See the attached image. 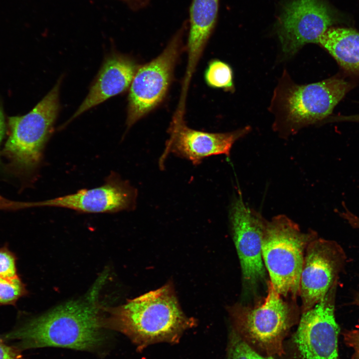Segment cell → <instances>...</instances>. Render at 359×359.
Returning a JSON list of instances; mask_svg holds the SVG:
<instances>
[{
  "instance_id": "obj_1",
  "label": "cell",
  "mask_w": 359,
  "mask_h": 359,
  "mask_svg": "<svg viewBox=\"0 0 359 359\" xmlns=\"http://www.w3.org/2000/svg\"><path fill=\"white\" fill-rule=\"evenodd\" d=\"M105 317L91 302L71 301L46 314L28 320L2 335L20 351L59 347L91 351L105 341Z\"/></svg>"
},
{
  "instance_id": "obj_2",
  "label": "cell",
  "mask_w": 359,
  "mask_h": 359,
  "mask_svg": "<svg viewBox=\"0 0 359 359\" xmlns=\"http://www.w3.org/2000/svg\"><path fill=\"white\" fill-rule=\"evenodd\" d=\"M105 311L106 329L126 336L139 351L156 343H177L196 324L183 312L171 283Z\"/></svg>"
},
{
  "instance_id": "obj_3",
  "label": "cell",
  "mask_w": 359,
  "mask_h": 359,
  "mask_svg": "<svg viewBox=\"0 0 359 359\" xmlns=\"http://www.w3.org/2000/svg\"><path fill=\"white\" fill-rule=\"evenodd\" d=\"M317 236L314 231L302 232L284 215L268 221L262 241V259L270 283L282 296L295 298L299 294L305 251Z\"/></svg>"
},
{
  "instance_id": "obj_4",
  "label": "cell",
  "mask_w": 359,
  "mask_h": 359,
  "mask_svg": "<svg viewBox=\"0 0 359 359\" xmlns=\"http://www.w3.org/2000/svg\"><path fill=\"white\" fill-rule=\"evenodd\" d=\"M228 311L233 330L254 350L269 356L284 354L283 340L296 321V312L270 282L262 303L253 307L237 304Z\"/></svg>"
},
{
  "instance_id": "obj_5",
  "label": "cell",
  "mask_w": 359,
  "mask_h": 359,
  "mask_svg": "<svg viewBox=\"0 0 359 359\" xmlns=\"http://www.w3.org/2000/svg\"><path fill=\"white\" fill-rule=\"evenodd\" d=\"M61 79L27 114L9 118L10 135L3 150L12 165L26 173L39 165L59 111Z\"/></svg>"
},
{
  "instance_id": "obj_6",
  "label": "cell",
  "mask_w": 359,
  "mask_h": 359,
  "mask_svg": "<svg viewBox=\"0 0 359 359\" xmlns=\"http://www.w3.org/2000/svg\"><path fill=\"white\" fill-rule=\"evenodd\" d=\"M351 87L337 77L304 85L291 83L278 91L275 100L284 125L294 132L326 118Z\"/></svg>"
},
{
  "instance_id": "obj_7",
  "label": "cell",
  "mask_w": 359,
  "mask_h": 359,
  "mask_svg": "<svg viewBox=\"0 0 359 359\" xmlns=\"http://www.w3.org/2000/svg\"><path fill=\"white\" fill-rule=\"evenodd\" d=\"M185 29L184 24L160 55L138 68L128 96L126 121L128 128L155 108L165 97L180 52Z\"/></svg>"
},
{
  "instance_id": "obj_8",
  "label": "cell",
  "mask_w": 359,
  "mask_h": 359,
  "mask_svg": "<svg viewBox=\"0 0 359 359\" xmlns=\"http://www.w3.org/2000/svg\"><path fill=\"white\" fill-rule=\"evenodd\" d=\"M345 260L343 249L335 241L317 236L309 243L300 283L303 313L315 306L337 283Z\"/></svg>"
},
{
  "instance_id": "obj_9",
  "label": "cell",
  "mask_w": 359,
  "mask_h": 359,
  "mask_svg": "<svg viewBox=\"0 0 359 359\" xmlns=\"http://www.w3.org/2000/svg\"><path fill=\"white\" fill-rule=\"evenodd\" d=\"M334 21L324 0H288L276 28L283 52L292 55L306 43H318Z\"/></svg>"
},
{
  "instance_id": "obj_10",
  "label": "cell",
  "mask_w": 359,
  "mask_h": 359,
  "mask_svg": "<svg viewBox=\"0 0 359 359\" xmlns=\"http://www.w3.org/2000/svg\"><path fill=\"white\" fill-rule=\"evenodd\" d=\"M336 285L303 314L294 336L300 359H339V328L334 313Z\"/></svg>"
},
{
  "instance_id": "obj_11",
  "label": "cell",
  "mask_w": 359,
  "mask_h": 359,
  "mask_svg": "<svg viewBox=\"0 0 359 359\" xmlns=\"http://www.w3.org/2000/svg\"><path fill=\"white\" fill-rule=\"evenodd\" d=\"M240 195L231 203L229 220L243 279L248 285L253 286L265 275L262 246L268 221L247 206Z\"/></svg>"
},
{
  "instance_id": "obj_12",
  "label": "cell",
  "mask_w": 359,
  "mask_h": 359,
  "mask_svg": "<svg viewBox=\"0 0 359 359\" xmlns=\"http://www.w3.org/2000/svg\"><path fill=\"white\" fill-rule=\"evenodd\" d=\"M249 129L246 127L231 132L208 133L189 128L183 120L173 119L169 130L170 138L160 158V165H163L170 153L188 160L194 165L210 156H229L234 143L246 134Z\"/></svg>"
},
{
  "instance_id": "obj_13",
  "label": "cell",
  "mask_w": 359,
  "mask_h": 359,
  "mask_svg": "<svg viewBox=\"0 0 359 359\" xmlns=\"http://www.w3.org/2000/svg\"><path fill=\"white\" fill-rule=\"evenodd\" d=\"M136 190L116 176L102 185L83 189L70 194L35 201V207H56L86 213L115 212L131 209L135 205Z\"/></svg>"
},
{
  "instance_id": "obj_14",
  "label": "cell",
  "mask_w": 359,
  "mask_h": 359,
  "mask_svg": "<svg viewBox=\"0 0 359 359\" xmlns=\"http://www.w3.org/2000/svg\"><path fill=\"white\" fill-rule=\"evenodd\" d=\"M137 69L134 61L127 56L117 53L108 56L105 59L87 97L69 121L126 91L130 86Z\"/></svg>"
},
{
  "instance_id": "obj_15",
  "label": "cell",
  "mask_w": 359,
  "mask_h": 359,
  "mask_svg": "<svg viewBox=\"0 0 359 359\" xmlns=\"http://www.w3.org/2000/svg\"><path fill=\"white\" fill-rule=\"evenodd\" d=\"M219 0H192L187 40V66L184 80L189 82L216 24Z\"/></svg>"
},
{
  "instance_id": "obj_16",
  "label": "cell",
  "mask_w": 359,
  "mask_h": 359,
  "mask_svg": "<svg viewBox=\"0 0 359 359\" xmlns=\"http://www.w3.org/2000/svg\"><path fill=\"white\" fill-rule=\"evenodd\" d=\"M318 43L345 69L359 73V33L345 28H329Z\"/></svg>"
},
{
  "instance_id": "obj_17",
  "label": "cell",
  "mask_w": 359,
  "mask_h": 359,
  "mask_svg": "<svg viewBox=\"0 0 359 359\" xmlns=\"http://www.w3.org/2000/svg\"><path fill=\"white\" fill-rule=\"evenodd\" d=\"M206 84L214 88H222L227 91L233 89L232 71L227 63L214 59L210 61L204 72Z\"/></svg>"
},
{
  "instance_id": "obj_18",
  "label": "cell",
  "mask_w": 359,
  "mask_h": 359,
  "mask_svg": "<svg viewBox=\"0 0 359 359\" xmlns=\"http://www.w3.org/2000/svg\"><path fill=\"white\" fill-rule=\"evenodd\" d=\"M227 359H274L263 356L246 343L232 330L228 346Z\"/></svg>"
},
{
  "instance_id": "obj_19",
  "label": "cell",
  "mask_w": 359,
  "mask_h": 359,
  "mask_svg": "<svg viewBox=\"0 0 359 359\" xmlns=\"http://www.w3.org/2000/svg\"><path fill=\"white\" fill-rule=\"evenodd\" d=\"M27 294L25 285L20 277H0V305H15L18 299Z\"/></svg>"
},
{
  "instance_id": "obj_20",
  "label": "cell",
  "mask_w": 359,
  "mask_h": 359,
  "mask_svg": "<svg viewBox=\"0 0 359 359\" xmlns=\"http://www.w3.org/2000/svg\"><path fill=\"white\" fill-rule=\"evenodd\" d=\"M16 257L6 245L0 247V277L14 279L19 277L16 268Z\"/></svg>"
},
{
  "instance_id": "obj_21",
  "label": "cell",
  "mask_w": 359,
  "mask_h": 359,
  "mask_svg": "<svg viewBox=\"0 0 359 359\" xmlns=\"http://www.w3.org/2000/svg\"><path fill=\"white\" fill-rule=\"evenodd\" d=\"M344 339L346 344L354 351L352 359H359V325L355 329L345 332Z\"/></svg>"
},
{
  "instance_id": "obj_22",
  "label": "cell",
  "mask_w": 359,
  "mask_h": 359,
  "mask_svg": "<svg viewBox=\"0 0 359 359\" xmlns=\"http://www.w3.org/2000/svg\"><path fill=\"white\" fill-rule=\"evenodd\" d=\"M31 202H22L11 200L0 194V210H17L30 208Z\"/></svg>"
},
{
  "instance_id": "obj_23",
  "label": "cell",
  "mask_w": 359,
  "mask_h": 359,
  "mask_svg": "<svg viewBox=\"0 0 359 359\" xmlns=\"http://www.w3.org/2000/svg\"><path fill=\"white\" fill-rule=\"evenodd\" d=\"M0 359H25L21 351L0 340Z\"/></svg>"
},
{
  "instance_id": "obj_24",
  "label": "cell",
  "mask_w": 359,
  "mask_h": 359,
  "mask_svg": "<svg viewBox=\"0 0 359 359\" xmlns=\"http://www.w3.org/2000/svg\"><path fill=\"white\" fill-rule=\"evenodd\" d=\"M126 3L129 8L134 10H139L146 6L149 0H119Z\"/></svg>"
},
{
  "instance_id": "obj_25",
  "label": "cell",
  "mask_w": 359,
  "mask_h": 359,
  "mask_svg": "<svg viewBox=\"0 0 359 359\" xmlns=\"http://www.w3.org/2000/svg\"><path fill=\"white\" fill-rule=\"evenodd\" d=\"M335 121H347L359 123V114L352 116H340L333 119Z\"/></svg>"
},
{
  "instance_id": "obj_26",
  "label": "cell",
  "mask_w": 359,
  "mask_h": 359,
  "mask_svg": "<svg viewBox=\"0 0 359 359\" xmlns=\"http://www.w3.org/2000/svg\"><path fill=\"white\" fill-rule=\"evenodd\" d=\"M5 123L3 113L0 109V143L1 142L4 134Z\"/></svg>"
},
{
  "instance_id": "obj_27",
  "label": "cell",
  "mask_w": 359,
  "mask_h": 359,
  "mask_svg": "<svg viewBox=\"0 0 359 359\" xmlns=\"http://www.w3.org/2000/svg\"><path fill=\"white\" fill-rule=\"evenodd\" d=\"M354 303L356 305L359 306V292L355 296L354 299Z\"/></svg>"
}]
</instances>
